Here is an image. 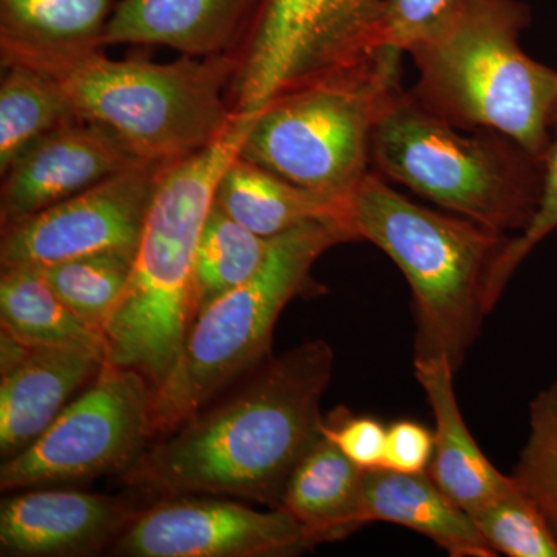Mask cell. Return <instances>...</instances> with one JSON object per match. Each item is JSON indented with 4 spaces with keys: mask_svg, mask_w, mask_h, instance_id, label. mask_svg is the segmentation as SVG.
<instances>
[{
    "mask_svg": "<svg viewBox=\"0 0 557 557\" xmlns=\"http://www.w3.org/2000/svg\"><path fill=\"white\" fill-rule=\"evenodd\" d=\"M135 255L100 252L35 270L76 317L104 336L106 325L129 284Z\"/></svg>",
    "mask_w": 557,
    "mask_h": 557,
    "instance_id": "d4e9b609",
    "label": "cell"
},
{
    "mask_svg": "<svg viewBox=\"0 0 557 557\" xmlns=\"http://www.w3.org/2000/svg\"><path fill=\"white\" fill-rule=\"evenodd\" d=\"M152 398L141 372L106 362L30 446L3 461L0 487L30 490L129 471L153 438Z\"/></svg>",
    "mask_w": 557,
    "mask_h": 557,
    "instance_id": "30bf717a",
    "label": "cell"
},
{
    "mask_svg": "<svg viewBox=\"0 0 557 557\" xmlns=\"http://www.w3.org/2000/svg\"><path fill=\"white\" fill-rule=\"evenodd\" d=\"M313 548L282 508L260 511L222 496H175L139 511L113 542L129 557H281Z\"/></svg>",
    "mask_w": 557,
    "mask_h": 557,
    "instance_id": "7c38bea8",
    "label": "cell"
},
{
    "mask_svg": "<svg viewBox=\"0 0 557 557\" xmlns=\"http://www.w3.org/2000/svg\"><path fill=\"white\" fill-rule=\"evenodd\" d=\"M463 0H386L383 44L408 51L437 33L460 9Z\"/></svg>",
    "mask_w": 557,
    "mask_h": 557,
    "instance_id": "f1b7e54d",
    "label": "cell"
},
{
    "mask_svg": "<svg viewBox=\"0 0 557 557\" xmlns=\"http://www.w3.org/2000/svg\"><path fill=\"white\" fill-rule=\"evenodd\" d=\"M348 222L408 281L416 359L445 357L460 369L491 313L487 288L507 234L416 203L375 171L351 194Z\"/></svg>",
    "mask_w": 557,
    "mask_h": 557,
    "instance_id": "277c9868",
    "label": "cell"
},
{
    "mask_svg": "<svg viewBox=\"0 0 557 557\" xmlns=\"http://www.w3.org/2000/svg\"><path fill=\"white\" fill-rule=\"evenodd\" d=\"M416 379L435 418V453L428 474L469 515L518 485L480 449L458 408L448 358L413 359Z\"/></svg>",
    "mask_w": 557,
    "mask_h": 557,
    "instance_id": "e0dca14e",
    "label": "cell"
},
{
    "mask_svg": "<svg viewBox=\"0 0 557 557\" xmlns=\"http://www.w3.org/2000/svg\"><path fill=\"white\" fill-rule=\"evenodd\" d=\"M364 472L321 434L293 471L278 508L302 527L313 547L343 541L366 527Z\"/></svg>",
    "mask_w": 557,
    "mask_h": 557,
    "instance_id": "d6986e66",
    "label": "cell"
},
{
    "mask_svg": "<svg viewBox=\"0 0 557 557\" xmlns=\"http://www.w3.org/2000/svg\"><path fill=\"white\" fill-rule=\"evenodd\" d=\"M386 0H258L236 51L234 115L354 67L384 47Z\"/></svg>",
    "mask_w": 557,
    "mask_h": 557,
    "instance_id": "9c48e42d",
    "label": "cell"
},
{
    "mask_svg": "<svg viewBox=\"0 0 557 557\" xmlns=\"http://www.w3.org/2000/svg\"><path fill=\"white\" fill-rule=\"evenodd\" d=\"M347 242H358L357 234L339 220L304 223L271 237L260 269L190 324L177 364L153 391V437L174 431L265 361L282 311L293 299L319 292L314 263Z\"/></svg>",
    "mask_w": 557,
    "mask_h": 557,
    "instance_id": "8992f818",
    "label": "cell"
},
{
    "mask_svg": "<svg viewBox=\"0 0 557 557\" xmlns=\"http://www.w3.org/2000/svg\"><path fill=\"white\" fill-rule=\"evenodd\" d=\"M512 478L536 500L557 536V380L530 405V435Z\"/></svg>",
    "mask_w": 557,
    "mask_h": 557,
    "instance_id": "4316f807",
    "label": "cell"
},
{
    "mask_svg": "<svg viewBox=\"0 0 557 557\" xmlns=\"http://www.w3.org/2000/svg\"><path fill=\"white\" fill-rule=\"evenodd\" d=\"M372 171L505 234L530 225L544 189V161L516 139L457 129L406 89L373 135Z\"/></svg>",
    "mask_w": 557,
    "mask_h": 557,
    "instance_id": "52a82bcc",
    "label": "cell"
},
{
    "mask_svg": "<svg viewBox=\"0 0 557 557\" xmlns=\"http://www.w3.org/2000/svg\"><path fill=\"white\" fill-rule=\"evenodd\" d=\"M544 189H542L541 203L533 220L518 236L509 237L507 247L502 251L490 288H487V307L493 311L497 306L508 282L522 265L523 260L533 252V249L547 239L549 234L557 231V101L549 120V141L544 156Z\"/></svg>",
    "mask_w": 557,
    "mask_h": 557,
    "instance_id": "83f0119b",
    "label": "cell"
},
{
    "mask_svg": "<svg viewBox=\"0 0 557 557\" xmlns=\"http://www.w3.org/2000/svg\"><path fill=\"white\" fill-rule=\"evenodd\" d=\"M137 509L123 498L72 490H21L0 507L2 556H79L121 536Z\"/></svg>",
    "mask_w": 557,
    "mask_h": 557,
    "instance_id": "9a60e30c",
    "label": "cell"
},
{
    "mask_svg": "<svg viewBox=\"0 0 557 557\" xmlns=\"http://www.w3.org/2000/svg\"><path fill=\"white\" fill-rule=\"evenodd\" d=\"M434 453V432L418 421L398 420L387 428L383 469L403 474L428 472Z\"/></svg>",
    "mask_w": 557,
    "mask_h": 557,
    "instance_id": "4dcf8cb0",
    "label": "cell"
},
{
    "mask_svg": "<svg viewBox=\"0 0 557 557\" xmlns=\"http://www.w3.org/2000/svg\"><path fill=\"white\" fill-rule=\"evenodd\" d=\"M0 81V174L38 139L81 120L49 76L25 65H2Z\"/></svg>",
    "mask_w": 557,
    "mask_h": 557,
    "instance_id": "603a6c76",
    "label": "cell"
},
{
    "mask_svg": "<svg viewBox=\"0 0 557 557\" xmlns=\"http://www.w3.org/2000/svg\"><path fill=\"white\" fill-rule=\"evenodd\" d=\"M405 51L384 46L354 67L269 102L256 113L240 159L300 188L350 199L372 171V143L405 90Z\"/></svg>",
    "mask_w": 557,
    "mask_h": 557,
    "instance_id": "ba28073f",
    "label": "cell"
},
{
    "mask_svg": "<svg viewBox=\"0 0 557 557\" xmlns=\"http://www.w3.org/2000/svg\"><path fill=\"white\" fill-rule=\"evenodd\" d=\"M166 164L145 163L2 226V270L42 269L109 251L137 252Z\"/></svg>",
    "mask_w": 557,
    "mask_h": 557,
    "instance_id": "8fae6325",
    "label": "cell"
},
{
    "mask_svg": "<svg viewBox=\"0 0 557 557\" xmlns=\"http://www.w3.org/2000/svg\"><path fill=\"white\" fill-rule=\"evenodd\" d=\"M252 115H234L207 148L166 164L153 193L134 271L104 329L108 362L137 369L153 391L171 375L196 318L194 269L223 172Z\"/></svg>",
    "mask_w": 557,
    "mask_h": 557,
    "instance_id": "3957f363",
    "label": "cell"
},
{
    "mask_svg": "<svg viewBox=\"0 0 557 557\" xmlns=\"http://www.w3.org/2000/svg\"><path fill=\"white\" fill-rule=\"evenodd\" d=\"M2 332L28 346H86L108 355L106 339L76 317L35 269L2 270Z\"/></svg>",
    "mask_w": 557,
    "mask_h": 557,
    "instance_id": "44dd1931",
    "label": "cell"
},
{
    "mask_svg": "<svg viewBox=\"0 0 557 557\" xmlns=\"http://www.w3.org/2000/svg\"><path fill=\"white\" fill-rule=\"evenodd\" d=\"M366 525L392 523L431 539L453 557H494L474 519L445 493L428 472L375 469L364 472Z\"/></svg>",
    "mask_w": 557,
    "mask_h": 557,
    "instance_id": "ac0fdd59",
    "label": "cell"
},
{
    "mask_svg": "<svg viewBox=\"0 0 557 557\" xmlns=\"http://www.w3.org/2000/svg\"><path fill=\"white\" fill-rule=\"evenodd\" d=\"M321 431L362 471L383 468L387 428L376 418L354 416L346 408H338L324 418Z\"/></svg>",
    "mask_w": 557,
    "mask_h": 557,
    "instance_id": "f546056e",
    "label": "cell"
},
{
    "mask_svg": "<svg viewBox=\"0 0 557 557\" xmlns=\"http://www.w3.org/2000/svg\"><path fill=\"white\" fill-rule=\"evenodd\" d=\"M113 9V0H0V40L101 49Z\"/></svg>",
    "mask_w": 557,
    "mask_h": 557,
    "instance_id": "7402d4cb",
    "label": "cell"
},
{
    "mask_svg": "<svg viewBox=\"0 0 557 557\" xmlns=\"http://www.w3.org/2000/svg\"><path fill=\"white\" fill-rule=\"evenodd\" d=\"M141 163L145 160L110 127L87 120L64 124L38 139L0 174L2 226Z\"/></svg>",
    "mask_w": 557,
    "mask_h": 557,
    "instance_id": "4fadbf2b",
    "label": "cell"
},
{
    "mask_svg": "<svg viewBox=\"0 0 557 557\" xmlns=\"http://www.w3.org/2000/svg\"><path fill=\"white\" fill-rule=\"evenodd\" d=\"M496 555L557 557V536L533 497L518 485L472 512Z\"/></svg>",
    "mask_w": 557,
    "mask_h": 557,
    "instance_id": "484cf974",
    "label": "cell"
},
{
    "mask_svg": "<svg viewBox=\"0 0 557 557\" xmlns=\"http://www.w3.org/2000/svg\"><path fill=\"white\" fill-rule=\"evenodd\" d=\"M0 456L30 446L84 384L108 362L100 348L28 346L2 332L0 343Z\"/></svg>",
    "mask_w": 557,
    "mask_h": 557,
    "instance_id": "5bb4252c",
    "label": "cell"
},
{
    "mask_svg": "<svg viewBox=\"0 0 557 557\" xmlns=\"http://www.w3.org/2000/svg\"><path fill=\"white\" fill-rule=\"evenodd\" d=\"M531 10L522 0H463L456 16L406 51L424 108L461 131H494L544 160L557 70L520 46Z\"/></svg>",
    "mask_w": 557,
    "mask_h": 557,
    "instance_id": "5b68a950",
    "label": "cell"
},
{
    "mask_svg": "<svg viewBox=\"0 0 557 557\" xmlns=\"http://www.w3.org/2000/svg\"><path fill=\"white\" fill-rule=\"evenodd\" d=\"M270 244L271 239L245 228L212 203L194 269L196 317L220 296L247 282L262 265Z\"/></svg>",
    "mask_w": 557,
    "mask_h": 557,
    "instance_id": "cb8c5ba5",
    "label": "cell"
},
{
    "mask_svg": "<svg viewBox=\"0 0 557 557\" xmlns=\"http://www.w3.org/2000/svg\"><path fill=\"white\" fill-rule=\"evenodd\" d=\"M258 0H120L102 47L163 46L182 57L234 54Z\"/></svg>",
    "mask_w": 557,
    "mask_h": 557,
    "instance_id": "2e32d148",
    "label": "cell"
},
{
    "mask_svg": "<svg viewBox=\"0 0 557 557\" xmlns=\"http://www.w3.org/2000/svg\"><path fill=\"white\" fill-rule=\"evenodd\" d=\"M335 354L317 339L269 358L146 449L127 471L168 497L222 496L278 508L299 461L321 437V399Z\"/></svg>",
    "mask_w": 557,
    "mask_h": 557,
    "instance_id": "6da1fadb",
    "label": "cell"
},
{
    "mask_svg": "<svg viewBox=\"0 0 557 557\" xmlns=\"http://www.w3.org/2000/svg\"><path fill=\"white\" fill-rule=\"evenodd\" d=\"M0 62L49 76L81 120L115 131L150 163H174L207 148L234 119L228 101L234 54L159 64L141 58L112 60L100 49L0 40Z\"/></svg>",
    "mask_w": 557,
    "mask_h": 557,
    "instance_id": "7a4b0ae2",
    "label": "cell"
},
{
    "mask_svg": "<svg viewBox=\"0 0 557 557\" xmlns=\"http://www.w3.org/2000/svg\"><path fill=\"white\" fill-rule=\"evenodd\" d=\"M348 200L300 188L239 156L223 172L214 196L230 218L265 239L317 220L350 226Z\"/></svg>",
    "mask_w": 557,
    "mask_h": 557,
    "instance_id": "ffe728a7",
    "label": "cell"
}]
</instances>
